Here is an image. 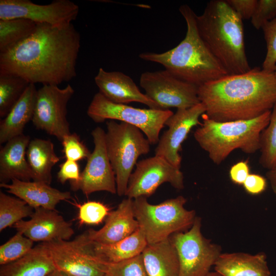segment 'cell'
Masks as SVG:
<instances>
[{"instance_id": "obj_46", "label": "cell", "mask_w": 276, "mask_h": 276, "mask_svg": "<svg viewBox=\"0 0 276 276\" xmlns=\"http://www.w3.org/2000/svg\"><path fill=\"white\" fill-rule=\"evenodd\" d=\"M273 73H274L275 80V82H276V67H275V69Z\"/></svg>"}, {"instance_id": "obj_14", "label": "cell", "mask_w": 276, "mask_h": 276, "mask_svg": "<svg viewBox=\"0 0 276 276\" xmlns=\"http://www.w3.org/2000/svg\"><path fill=\"white\" fill-rule=\"evenodd\" d=\"M79 12V6L69 0H55L47 5L29 0L0 1V20L20 18L36 24L64 27L72 24Z\"/></svg>"}, {"instance_id": "obj_36", "label": "cell", "mask_w": 276, "mask_h": 276, "mask_svg": "<svg viewBox=\"0 0 276 276\" xmlns=\"http://www.w3.org/2000/svg\"><path fill=\"white\" fill-rule=\"evenodd\" d=\"M66 159L78 162L88 158L91 153L76 133L65 136L61 142Z\"/></svg>"}, {"instance_id": "obj_28", "label": "cell", "mask_w": 276, "mask_h": 276, "mask_svg": "<svg viewBox=\"0 0 276 276\" xmlns=\"http://www.w3.org/2000/svg\"><path fill=\"white\" fill-rule=\"evenodd\" d=\"M37 25L20 18L0 20V53L12 49L30 36Z\"/></svg>"}, {"instance_id": "obj_31", "label": "cell", "mask_w": 276, "mask_h": 276, "mask_svg": "<svg viewBox=\"0 0 276 276\" xmlns=\"http://www.w3.org/2000/svg\"><path fill=\"white\" fill-rule=\"evenodd\" d=\"M260 163L268 170L276 164V103L268 124L262 131L260 142Z\"/></svg>"}, {"instance_id": "obj_24", "label": "cell", "mask_w": 276, "mask_h": 276, "mask_svg": "<svg viewBox=\"0 0 276 276\" xmlns=\"http://www.w3.org/2000/svg\"><path fill=\"white\" fill-rule=\"evenodd\" d=\"M56 269L48 248L41 243L21 258L1 265L0 276H49Z\"/></svg>"}, {"instance_id": "obj_19", "label": "cell", "mask_w": 276, "mask_h": 276, "mask_svg": "<svg viewBox=\"0 0 276 276\" xmlns=\"http://www.w3.org/2000/svg\"><path fill=\"white\" fill-rule=\"evenodd\" d=\"M139 228L133 213V199L127 198L119 203L115 210L109 213L102 227L99 230L90 229L86 232L91 241L110 244L126 238Z\"/></svg>"}, {"instance_id": "obj_32", "label": "cell", "mask_w": 276, "mask_h": 276, "mask_svg": "<svg viewBox=\"0 0 276 276\" xmlns=\"http://www.w3.org/2000/svg\"><path fill=\"white\" fill-rule=\"evenodd\" d=\"M33 241L19 232L0 246V265L14 262L29 252Z\"/></svg>"}, {"instance_id": "obj_37", "label": "cell", "mask_w": 276, "mask_h": 276, "mask_svg": "<svg viewBox=\"0 0 276 276\" xmlns=\"http://www.w3.org/2000/svg\"><path fill=\"white\" fill-rule=\"evenodd\" d=\"M276 17V0H257L251 23L259 30L268 22Z\"/></svg>"}, {"instance_id": "obj_8", "label": "cell", "mask_w": 276, "mask_h": 276, "mask_svg": "<svg viewBox=\"0 0 276 276\" xmlns=\"http://www.w3.org/2000/svg\"><path fill=\"white\" fill-rule=\"evenodd\" d=\"M173 113L170 109H142L115 103L99 91L95 95L87 110L88 116L96 123L117 120L135 126L146 135L151 144L158 143L161 129Z\"/></svg>"}, {"instance_id": "obj_41", "label": "cell", "mask_w": 276, "mask_h": 276, "mask_svg": "<svg viewBox=\"0 0 276 276\" xmlns=\"http://www.w3.org/2000/svg\"><path fill=\"white\" fill-rule=\"evenodd\" d=\"M249 166L247 161H240L232 166L229 176L232 181L238 185H243L249 175Z\"/></svg>"}, {"instance_id": "obj_45", "label": "cell", "mask_w": 276, "mask_h": 276, "mask_svg": "<svg viewBox=\"0 0 276 276\" xmlns=\"http://www.w3.org/2000/svg\"><path fill=\"white\" fill-rule=\"evenodd\" d=\"M272 189L276 197V182L271 183Z\"/></svg>"}, {"instance_id": "obj_4", "label": "cell", "mask_w": 276, "mask_h": 276, "mask_svg": "<svg viewBox=\"0 0 276 276\" xmlns=\"http://www.w3.org/2000/svg\"><path fill=\"white\" fill-rule=\"evenodd\" d=\"M202 40L228 75L251 70L246 57L242 19L226 0H212L196 16Z\"/></svg>"}, {"instance_id": "obj_15", "label": "cell", "mask_w": 276, "mask_h": 276, "mask_svg": "<svg viewBox=\"0 0 276 276\" xmlns=\"http://www.w3.org/2000/svg\"><path fill=\"white\" fill-rule=\"evenodd\" d=\"M91 134L95 145L94 151L81 172L79 181L70 183L71 189L80 190L87 196L99 191L117 194L116 175L107 155L105 132L97 127Z\"/></svg>"}, {"instance_id": "obj_25", "label": "cell", "mask_w": 276, "mask_h": 276, "mask_svg": "<svg viewBox=\"0 0 276 276\" xmlns=\"http://www.w3.org/2000/svg\"><path fill=\"white\" fill-rule=\"evenodd\" d=\"M142 255L149 276H179V261L170 238L148 244Z\"/></svg>"}, {"instance_id": "obj_38", "label": "cell", "mask_w": 276, "mask_h": 276, "mask_svg": "<svg viewBox=\"0 0 276 276\" xmlns=\"http://www.w3.org/2000/svg\"><path fill=\"white\" fill-rule=\"evenodd\" d=\"M81 172L77 162L66 159L60 166V169L57 173V178L62 184L67 181L70 183H76L80 179Z\"/></svg>"}, {"instance_id": "obj_12", "label": "cell", "mask_w": 276, "mask_h": 276, "mask_svg": "<svg viewBox=\"0 0 276 276\" xmlns=\"http://www.w3.org/2000/svg\"><path fill=\"white\" fill-rule=\"evenodd\" d=\"M74 93L70 84L62 88L56 85H44L37 90L32 120L34 126L61 142L71 133L66 119L67 105Z\"/></svg>"}, {"instance_id": "obj_33", "label": "cell", "mask_w": 276, "mask_h": 276, "mask_svg": "<svg viewBox=\"0 0 276 276\" xmlns=\"http://www.w3.org/2000/svg\"><path fill=\"white\" fill-rule=\"evenodd\" d=\"M105 272L110 276H149L142 255L116 263H106Z\"/></svg>"}, {"instance_id": "obj_22", "label": "cell", "mask_w": 276, "mask_h": 276, "mask_svg": "<svg viewBox=\"0 0 276 276\" xmlns=\"http://www.w3.org/2000/svg\"><path fill=\"white\" fill-rule=\"evenodd\" d=\"M266 259L264 252L222 253L214 266L222 276H270Z\"/></svg>"}, {"instance_id": "obj_35", "label": "cell", "mask_w": 276, "mask_h": 276, "mask_svg": "<svg viewBox=\"0 0 276 276\" xmlns=\"http://www.w3.org/2000/svg\"><path fill=\"white\" fill-rule=\"evenodd\" d=\"M262 30L267 48L262 69L273 73L276 67V17L265 25Z\"/></svg>"}, {"instance_id": "obj_34", "label": "cell", "mask_w": 276, "mask_h": 276, "mask_svg": "<svg viewBox=\"0 0 276 276\" xmlns=\"http://www.w3.org/2000/svg\"><path fill=\"white\" fill-rule=\"evenodd\" d=\"M79 209L78 218L81 224L98 225L109 214V208L102 202L88 201L77 205Z\"/></svg>"}, {"instance_id": "obj_1", "label": "cell", "mask_w": 276, "mask_h": 276, "mask_svg": "<svg viewBox=\"0 0 276 276\" xmlns=\"http://www.w3.org/2000/svg\"><path fill=\"white\" fill-rule=\"evenodd\" d=\"M80 35L71 24H39L34 32L0 53V74L20 77L30 84L56 85L76 77Z\"/></svg>"}, {"instance_id": "obj_13", "label": "cell", "mask_w": 276, "mask_h": 276, "mask_svg": "<svg viewBox=\"0 0 276 276\" xmlns=\"http://www.w3.org/2000/svg\"><path fill=\"white\" fill-rule=\"evenodd\" d=\"M165 182L178 190L184 188V177L180 168L162 157L155 155L138 162L128 181L125 196L135 199L148 197Z\"/></svg>"}, {"instance_id": "obj_11", "label": "cell", "mask_w": 276, "mask_h": 276, "mask_svg": "<svg viewBox=\"0 0 276 276\" xmlns=\"http://www.w3.org/2000/svg\"><path fill=\"white\" fill-rule=\"evenodd\" d=\"M140 85L162 110L188 108L200 103L197 86L178 79L166 70L142 73Z\"/></svg>"}, {"instance_id": "obj_17", "label": "cell", "mask_w": 276, "mask_h": 276, "mask_svg": "<svg viewBox=\"0 0 276 276\" xmlns=\"http://www.w3.org/2000/svg\"><path fill=\"white\" fill-rule=\"evenodd\" d=\"M33 242H48L55 240H68L74 234L71 223L56 210L38 208L30 219L22 220L13 226Z\"/></svg>"}, {"instance_id": "obj_16", "label": "cell", "mask_w": 276, "mask_h": 276, "mask_svg": "<svg viewBox=\"0 0 276 276\" xmlns=\"http://www.w3.org/2000/svg\"><path fill=\"white\" fill-rule=\"evenodd\" d=\"M205 108L201 102L188 108L177 109L165 122L168 127L159 138L155 155L163 157L174 166L180 168L181 144L191 129L201 125L199 118L204 114Z\"/></svg>"}, {"instance_id": "obj_6", "label": "cell", "mask_w": 276, "mask_h": 276, "mask_svg": "<svg viewBox=\"0 0 276 276\" xmlns=\"http://www.w3.org/2000/svg\"><path fill=\"white\" fill-rule=\"evenodd\" d=\"M186 202V198L182 196L157 204L149 203L145 197L133 199L134 217L148 244L162 241L192 226L196 217V212L185 208Z\"/></svg>"}, {"instance_id": "obj_10", "label": "cell", "mask_w": 276, "mask_h": 276, "mask_svg": "<svg viewBox=\"0 0 276 276\" xmlns=\"http://www.w3.org/2000/svg\"><path fill=\"white\" fill-rule=\"evenodd\" d=\"M56 269L68 276H104L105 264L96 257L87 232L72 240L43 242Z\"/></svg>"}, {"instance_id": "obj_2", "label": "cell", "mask_w": 276, "mask_h": 276, "mask_svg": "<svg viewBox=\"0 0 276 276\" xmlns=\"http://www.w3.org/2000/svg\"><path fill=\"white\" fill-rule=\"evenodd\" d=\"M204 115L216 122L250 120L271 110L276 103L274 73L259 67L228 75L198 87Z\"/></svg>"}, {"instance_id": "obj_27", "label": "cell", "mask_w": 276, "mask_h": 276, "mask_svg": "<svg viewBox=\"0 0 276 276\" xmlns=\"http://www.w3.org/2000/svg\"><path fill=\"white\" fill-rule=\"evenodd\" d=\"M91 242L96 257L106 263H116L136 257L141 255L148 245L140 228L126 238L113 244Z\"/></svg>"}, {"instance_id": "obj_3", "label": "cell", "mask_w": 276, "mask_h": 276, "mask_svg": "<svg viewBox=\"0 0 276 276\" xmlns=\"http://www.w3.org/2000/svg\"><path fill=\"white\" fill-rule=\"evenodd\" d=\"M179 11L187 24L184 39L165 52L143 53L139 57L162 64L176 77L198 87L228 75L200 36L197 15L187 5L181 6Z\"/></svg>"}, {"instance_id": "obj_5", "label": "cell", "mask_w": 276, "mask_h": 276, "mask_svg": "<svg viewBox=\"0 0 276 276\" xmlns=\"http://www.w3.org/2000/svg\"><path fill=\"white\" fill-rule=\"evenodd\" d=\"M271 112L250 120L229 122H216L203 114V122L194 136L211 160L219 165L235 150L247 154L259 150L261 135L269 123Z\"/></svg>"}, {"instance_id": "obj_20", "label": "cell", "mask_w": 276, "mask_h": 276, "mask_svg": "<svg viewBox=\"0 0 276 276\" xmlns=\"http://www.w3.org/2000/svg\"><path fill=\"white\" fill-rule=\"evenodd\" d=\"M9 193L25 201L34 209L42 208L55 210L61 201L71 198L70 192L61 191L47 183L13 179L10 183H0Z\"/></svg>"}, {"instance_id": "obj_29", "label": "cell", "mask_w": 276, "mask_h": 276, "mask_svg": "<svg viewBox=\"0 0 276 276\" xmlns=\"http://www.w3.org/2000/svg\"><path fill=\"white\" fill-rule=\"evenodd\" d=\"M33 210L21 199L0 191V232L31 217Z\"/></svg>"}, {"instance_id": "obj_43", "label": "cell", "mask_w": 276, "mask_h": 276, "mask_svg": "<svg viewBox=\"0 0 276 276\" xmlns=\"http://www.w3.org/2000/svg\"><path fill=\"white\" fill-rule=\"evenodd\" d=\"M49 276H68L56 269Z\"/></svg>"}, {"instance_id": "obj_30", "label": "cell", "mask_w": 276, "mask_h": 276, "mask_svg": "<svg viewBox=\"0 0 276 276\" xmlns=\"http://www.w3.org/2000/svg\"><path fill=\"white\" fill-rule=\"evenodd\" d=\"M30 83L14 75L0 74V118H4L21 97Z\"/></svg>"}, {"instance_id": "obj_40", "label": "cell", "mask_w": 276, "mask_h": 276, "mask_svg": "<svg viewBox=\"0 0 276 276\" xmlns=\"http://www.w3.org/2000/svg\"><path fill=\"white\" fill-rule=\"evenodd\" d=\"M243 186L247 193L256 195L265 190L267 182L263 176L257 174H249Z\"/></svg>"}, {"instance_id": "obj_18", "label": "cell", "mask_w": 276, "mask_h": 276, "mask_svg": "<svg viewBox=\"0 0 276 276\" xmlns=\"http://www.w3.org/2000/svg\"><path fill=\"white\" fill-rule=\"evenodd\" d=\"M95 82L99 92L112 102L125 104L136 102L146 105L149 108L160 109L155 102L141 91L129 76L122 72H107L100 67Z\"/></svg>"}, {"instance_id": "obj_23", "label": "cell", "mask_w": 276, "mask_h": 276, "mask_svg": "<svg viewBox=\"0 0 276 276\" xmlns=\"http://www.w3.org/2000/svg\"><path fill=\"white\" fill-rule=\"evenodd\" d=\"M37 90L30 84L9 113L0 122V143L23 134L26 125L32 121L35 110Z\"/></svg>"}, {"instance_id": "obj_39", "label": "cell", "mask_w": 276, "mask_h": 276, "mask_svg": "<svg viewBox=\"0 0 276 276\" xmlns=\"http://www.w3.org/2000/svg\"><path fill=\"white\" fill-rule=\"evenodd\" d=\"M226 2L242 19H251L257 0H226Z\"/></svg>"}, {"instance_id": "obj_21", "label": "cell", "mask_w": 276, "mask_h": 276, "mask_svg": "<svg viewBox=\"0 0 276 276\" xmlns=\"http://www.w3.org/2000/svg\"><path fill=\"white\" fill-rule=\"evenodd\" d=\"M30 137L24 134L6 143L0 150V183L17 179L31 181L33 174L26 156Z\"/></svg>"}, {"instance_id": "obj_47", "label": "cell", "mask_w": 276, "mask_h": 276, "mask_svg": "<svg viewBox=\"0 0 276 276\" xmlns=\"http://www.w3.org/2000/svg\"><path fill=\"white\" fill-rule=\"evenodd\" d=\"M104 276H110V275H108L107 274H105Z\"/></svg>"}, {"instance_id": "obj_44", "label": "cell", "mask_w": 276, "mask_h": 276, "mask_svg": "<svg viewBox=\"0 0 276 276\" xmlns=\"http://www.w3.org/2000/svg\"><path fill=\"white\" fill-rule=\"evenodd\" d=\"M206 276H222L217 272H210Z\"/></svg>"}, {"instance_id": "obj_7", "label": "cell", "mask_w": 276, "mask_h": 276, "mask_svg": "<svg viewBox=\"0 0 276 276\" xmlns=\"http://www.w3.org/2000/svg\"><path fill=\"white\" fill-rule=\"evenodd\" d=\"M106 126L107 155L116 175L117 194L122 196L138 158L149 152L151 144L142 131L132 125L109 120Z\"/></svg>"}, {"instance_id": "obj_9", "label": "cell", "mask_w": 276, "mask_h": 276, "mask_svg": "<svg viewBox=\"0 0 276 276\" xmlns=\"http://www.w3.org/2000/svg\"><path fill=\"white\" fill-rule=\"evenodd\" d=\"M201 219L196 217L189 228L170 236L177 252L179 276H206L220 255L221 246L205 238Z\"/></svg>"}, {"instance_id": "obj_42", "label": "cell", "mask_w": 276, "mask_h": 276, "mask_svg": "<svg viewBox=\"0 0 276 276\" xmlns=\"http://www.w3.org/2000/svg\"><path fill=\"white\" fill-rule=\"evenodd\" d=\"M266 176L271 183L276 182V164L272 168L268 170Z\"/></svg>"}, {"instance_id": "obj_26", "label": "cell", "mask_w": 276, "mask_h": 276, "mask_svg": "<svg viewBox=\"0 0 276 276\" xmlns=\"http://www.w3.org/2000/svg\"><path fill=\"white\" fill-rule=\"evenodd\" d=\"M26 157L32 172V180L50 185L52 168L60 160L52 141L37 138L30 141Z\"/></svg>"}]
</instances>
